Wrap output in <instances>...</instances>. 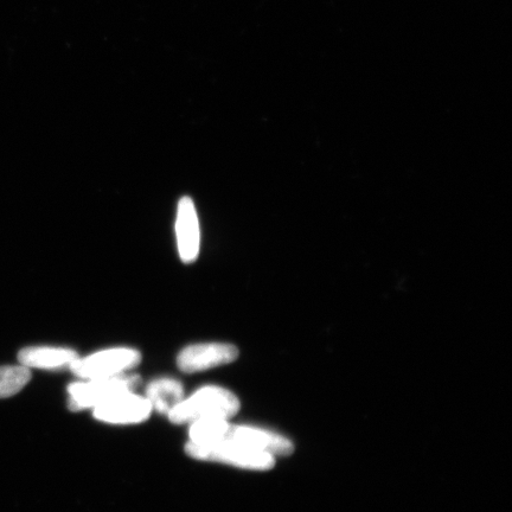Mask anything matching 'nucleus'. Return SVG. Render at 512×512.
Wrapping results in <instances>:
<instances>
[{"mask_svg": "<svg viewBox=\"0 0 512 512\" xmlns=\"http://www.w3.org/2000/svg\"><path fill=\"white\" fill-rule=\"evenodd\" d=\"M188 456L203 462H216L240 467V469L267 471L274 466L271 454L254 450L233 439H222L213 444L189 443L185 446Z\"/></svg>", "mask_w": 512, "mask_h": 512, "instance_id": "obj_2", "label": "nucleus"}, {"mask_svg": "<svg viewBox=\"0 0 512 512\" xmlns=\"http://www.w3.org/2000/svg\"><path fill=\"white\" fill-rule=\"evenodd\" d=\"M238 356L239 350L232 344H194L179 352L177 364L184 373L192 374L232 363Z\"/></svg>", "mask_w": 512, "mask_h": 512, "instance_id": "obj_5", "label": "nucleus"}, {"mask_svg": "<svg viewBox=\"0 0 512 512\" xmlns=\"http://www.w3.org/2000/svg\"><path fill=\"white\" fill-rule=\"evenodd\" d=\"M78 358L75 350L59 347H28L18 352L19 363L29 369H66Z\"/></svg>", "mask_w": 512, "mask_h": 512, "instance_id": "obj_9", "label": "nucleus"}, {"mask_svg": "<svg viewBox=\"0 0 512 512\" xmlns=\"http://www.w3.org/2000/svg\"><path fill=\"white\" fill-rule=\"evenodd\" d=\"M31 380V371L22 366L0 367V399L11 398L21 392Z\"/></svg>", "mask_w": 512, "mask_h": 512, "instance_id": "obj_12", "label": "nucleus"}, {"mask_svg": "<svg viewBox=\"0 0 512 512\" xmlns=\"http://www.w3.org/2000/svg\"><path fill=\"white\" fill-rule=\"evenodd\" d=\"M229 439L239 441L261 452L271 454V456H290L294 451L291 440L278 433L261 428L249 426H232L228 433Z\"/></svg>", "mask_w": 512, "mask_h": 512, "instance_id": "obj_8", "label": "nucleus"}, {"mask_svg": "<svg viewBox=\"0 0 512 512\" xmlns=\"http://www.w3.org/2000/svg\"><path fill=\"white\" fill-rule=\"evenodd\" d=\"M232 425L224 419H200L191 422L189 437L191 443L213 444L226 439Z\"/></svg>", "mask_w": 512, "mask_h": 512, "instance_id": "obj_11", "label": "nucleus"}, {"mask_svg": "<svg viewBox=\"0 0 512 512\" xmlns=\"http://www.w3.org/2000/svg\"><path fill=\"white\" fill-rule=\"evenodd\" d=\"M152 407L149 400L133 394L124 393L93 408L96 420L115 425L140 424L149 418Z\"/></svg>", "mask_w": 512, "mask_h": 512, "instance_id": "obj_6", "label": "nucleus"}, {"mask_svg": "<svg viewBox=\"0 0 512 512\" xmlns=\"http://www.w3.org/2000/svg\"><path fill=\"white\" fill-rule=\"evenodd\" d=\"M138 383V375L121 374L107 377V379L70 384L68 387L69 409L73 412H80L83 409L98 407L115 396L132 392Z\"/></svg>", "mask_w": 512, "mask_h": 512, "instance_id": "obj_3", "label": "nucleus"}, {"mask_svg": "<svg viewBox=\"0 0 512 512\" xmlns=\"http://www.w3.org/2000/svg\"><path fill=\"white\" fill-rule=\"evenodd\" d=\"M176 236L179 256L185 264L197 259L201 246L200 221L194 201L183 197L178 203L176 217Z\"/></svg>", "mask_w": 512, "mask_h": 512, "instance_id": "obj_7", "label": "nucleus"}, {"mask_svg": "<svg viewBox=\"0 0 512 512\" xmlns=\"http://www.w3.org/2000/svg\"><path fill=\"white\" fill-rule=\"evenodd\" d=\"M142 361L140 352L130 348H114L96 352L85 358H78L69 369L82 380L107 379L125 374Z\"/></svg>", "mask_w": 512, "mask_h": 512, "instance_id": "obj_4", "label": "nucleus"}, {"mask_svg": "<svg viewBox=\"0 0 512 512\" xmlns=\"http://www.w3.org/2000/svg\"><path fill=\"white\" fill-rule=\"evenodd\" d=\"M146 399L152 409L158 413L169 415L178 403L184 400L182 383L174 379H158L146 388Z\"/></svg>", "mask_w": 512, "mask_h": 512, "instance_id": "obj_10", "label": "nucleus"}, {"mask_svg": "<svg viewBox=\"0 0 512 512\" xmlns=\"http://www.w3.org/2000/svg\"><path fill=\"white\" fill-rule=\"evenodd\" d=\"M240 411V401L228 389L208 386L198 389L169 413L172 424H191L200 419L233 418Z\"/></svg>", "mask_w": 512, "mask_h": 512, "instance_id": "obj_1", "label": "nucleus"}]
</instances>
